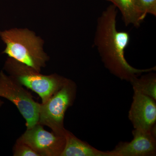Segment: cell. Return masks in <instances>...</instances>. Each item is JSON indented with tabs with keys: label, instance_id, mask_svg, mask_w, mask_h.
Masks as SVG:
<instances>
[{
	"label": "cell",
	"instance_id": "obj_1",
	"mask_svg": "<svg viewBox=\"0 0 156 156\" xmlns=\"http://www.w3.org/2000/svg\"><path fill=\"white\" fill-rule=\"evenodd\" d=\"M117 8L108 6L98 19L94 44L105 66L117 78L130 82L143 73L155 70L156 67L137 69L126 60L125 51L130 41L129 34L117 29Z\"/></svg>",
	"mask_w": 156,
	"mask_h": 156
},
{
	"label": "cell",
	"instance_id": "obj_5",
	"mask_svg": "<svg viewBox=\"0 0 156 156\" xmlns=\"http://www.w3.org/2000/svg\"><path fill=\"white\" fill-rule=\"evenodd\" d=\"M0 97L6 98L17 107L26 120L27 129L38 123L41 104L34 100L22 85L3 71L0 72Z\"/></svg>",
	"mask_w": 156,
	"mask_h": 156
},
{
	"label": "cell",
	"instance_id": "obj_4",
	"mask_svg": "<svg viewBox=\"0 0 156 156\" xmlns=\"http://www.w3.org/2000/svg\"><path fill=\"white\" fill-rule=\"evenodd\" d=\"M76 92V83L68 79L58 91L45 103L41 104L38 124L49 127L56 134L65 136V115L74 102Z\"/></svg>",
	"mask_w": 156,
	"mask_h": 156
},
{
	"label": "cell",
	"instance_id": "obj_15",
	"mask_svg": "<svg viewBox=\"0 0 156 156\" xmlns=\"http://www.w3.org/2000/svg\"><path fill=\"white\" fill-rule=\"evenodd\" d=\"M108 1H109V2H111L112 3L113 0H108Z\"/></svg>",
	"mask_w": 156,
	"mask_h": 156
},
{
	"label": "cell",
	"instance_id": "obj_12",
	"mask_svg": "<svg viewBox=\"0 0 156 156\" xmlns=\"http://www.w3.org/2000/svg\"><path fill=\"white\" fill-rule=\"evenodd\" d=\"M138 10L144 17L147 14L156 16V0H136Z\"/></svg>",
	"mask_w": 156,
	"mask_h": 156
},
{
	"label": "cell",
	"instance_id": "obj_2",
	"mask_svg": "<svg viewBox=\"0 0 156 156\" xmlns=\"http://www.w3.org/2000/svg\"><path fill=\"white\" fill-rule=\"evenodd\" d=\"M6 45L3 53L39 72L46 66L49 56L44 50V41L27 28H12L0 32Z\"/></svg>",
	"mask_w": 156,
	"mask_h": 156
},
{
	"label": "cell",
	"instance_id": "obj_11",
	"mask_svg": "<svg viewBox=\"0 0 156 156\" xmlns=\"http://www.w3.org/2000/svg\"><path fill=\"white\" fill-rule=\"evenodd\" d=\"M150 72L140 78L136 77L130 82L134 91L140 92L156 101V74Z\"/></svg>",
	"mask_w": 156,
	"mask_h": 156
},
{
	"label": "cell",
	"instance_id": "obj_9",
	"mask_svg": "<svg viewBox=\"0 0 156 156\" xmlns=\"http://www.w3.org/2000/svg\"><path fill=\"white\" fill-rule=\"evenodd\" d=\"M65 136V146L61 156H112L110 151L98 150L66 129Z\"/></svg>",
	"mask_w": 156,
	"mask_h": 156
},
{
	"label": "cell",
	"instance_id": "obj_8",
	"mask_svg": "<svg viewBox=\"0 0 156 156\" xmlns=\"http://www.w3.org/2000/svg\"><path fill=\"white\" fill-rule=\"evenodd\" d=\"M156 102L151 98L134 91L128 118L134 129L148 131L156 125Z\"/></svg>",
	"mask_w": 156,
	"mask_h": 156
},
{
	"label": "cell",
	"instance_id": "obj_3",
	"mask_svg": "<svg viewBox=\"0 0 156 156\" xmlns=\"http://www.w3.org/2000/svg\"><path fill=\"white\" fill-rule=\"evenodd\" d=\"M4 69L18 83L36 92L45 103L64 85L68 78L57 74L44 75L33 68L8 57Z\"/></svg>",
	"mask_w": 156,
	"mask_h": 156
},
{
	"label": "cell",
	"instance_id": "obj_10",
	"mask_svg": "<svg viewBox=\"0 0 156 156\" xmlns=\"http://www.w3.org/2000/svg\"><path fill=\"white\" fill-rule=\"evenodd\" d=\"M112 4L120 10L126 26L139 27L145 19L138 10L136 0H113Z\"/></svg>",
	"mask_w": 156,
	"mask_h": 156
},
{
	"label": "cell",
	"instance_id": "obj_6",
	"mask_svg": "<svg viewBox=\"0 0 156 156\" xmlns=\"http://www.w3.org/2000/svg\"><path fill=\"white\" fill-rule=\"evenodd\" d=\"M17 141L28 145L39 156H61L66 138L64 135L46 131L38 123L27 129Z\"/></svg>",
	"mask_w": 156,
	"mask_h": 156
},
{
	"label": "cell",
	"instance_id": "obj_13",
	"mask_svg": "<svg viewBox=\"0 0 156 156\" xmlns=\"http://www.w3.org/2000/svg\"><path fill=\"white\" fill-rule=\"evenodd\" d=\"M14 156H39L28 145L17 141L13 148Z\"/></svg>",
	"mask_w": 156,
	"mask_h": 156
},
{
	"label": "cell",
	"instance_id": "obj_7",
	"mask_svg": "<svg viewBox=\"0 0 156 156\" xmlns=\"http://www.w3.org/2000/svg\"><path fill=\"white\" fill-rule=\"evenodd\" d=\"M133 139L130 142L119 143L113 150L112 156H154L156 155V125L151 130L134 129Z\"/></svg>",
	"mask_w": 156,
	"mask_h": 156
},
{
	"label": "cell",
	"instance_id": "obj_14",
	"mask_svg": "<svg viewBox=\"0 0 156 156\" xmlns=\"http://www.w3.org/2000/svg\"><path fill=\"white\" fill-rule=\"evenodd\" d=\"M3 104H4V102H3L1 100V99H0V108H1L2 105H3Z\"/></svg>",
	"mask_w": 156,
	"mask_h": 156
}]
</instances>
